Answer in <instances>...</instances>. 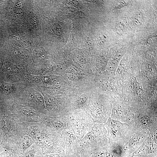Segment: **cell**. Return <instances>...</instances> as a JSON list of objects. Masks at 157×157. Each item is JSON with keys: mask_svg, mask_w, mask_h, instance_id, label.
Segmentation results:
<instances>
[{"mask_svg": "<svg viewBox=\"0 0 157 157\" xmlns=\"http://www.w3.org/2000/svg\"><path fill=\"white\" fill-rule=\"evenodd\" d=\"M0 88L3 92L6 94H10L14 90V87L13 85L4 82L2 83Z\"/></svg>", "mask_w": 157, "mask_h": 157, "instance_id": "7c38bea8", "label": "cell"}, {"mask_svg": "<svg viewBox=\"0 0 157 157\" xmlns=\"http://www.w3.org/2000/svg\"><path fill=\"white\" fill-rule=\"evenodd\" d=\"M155 52L153 50L147 51L145 54L146 57L149 59L153 58L155 56Z\"/></svg>", "mask_w": 157, "mask_h": 157, "instance_id": "d6986e66", "label": "cell"}, {"mask_svg": "<svg viewBox=\"0 0 157 157\" xmlns=\"http://www.w3.org/2000/svg\"><path fill=\"white\" fill-rule=\"evenodd\" d=\"M21 112L24 115L28 116L33 115L34 114L33 112L27 109H22L21 110Z\"/></svg>", "mask_w": 157, "mask_h": 157, "instance_id": "ffe728a7", "label": "cell"}, {"mask_svg": "<svg viewBox=\"0 0 157 157\" xmlns=\"http://www.w3.org/2000/svg\"><path fill=\"white\" fill-rule=\"evenodd\" d=\"M81 149L94 148L109 145L106 130L104 124L95 123L80 140Z\"/></svg>", "mask_w": 157, "mask_h": 157, "instance_id": "277c9868", "label": "cell"}, {"mask_svg": "<svg viewBox=\"0 0 157 157\" xmlns=\"http://www.w3.org/2000/svg\"><path fill=\"white\" fill-rule=\"evenodd\" d=\"M104 125L109 146L125 144L137 131L133 123L122 122L110 117Z\"/></svg>", "mask_w": 157, "mask_h": 157, "instance_id": "6da1fadb", "label": "cell"}, {"mask_svg": "<svg viewBox=\"0 0 157 157\" xmlns=\"http://www.w3.org/2000/svg\"><path fill=\"white\" fill-rule=\"evenodd\" d=\"M115 30L117 33L119 35H123L125 32L124 24L122 22L117 23L115 26Z\"/></svg>", "mask_w": 157, "mask_h": 157, "instance_id": "5bb4252c", "label": "cell"}, {"mask_svg": "<svg viewBox=\"0 0 157 157\" xmlns=\"http://www.w3.org/2000/svg\"><path fill=\"white\" fill-rule=\"evenodd\" d=\"M31 139L28 136L24 137L22 140V145L24 150L29 147L32 144Z\"/></svg>", "mask_w": 157, "mask_h": 157, "instance_id": "9a60e30c", "label": "cell"}, {"mask_svg": "<svg viewBox=\"0 0 157 157\" xmlns=\"http://www.w3.org/2000/svg\"><path fill=\"white\" fill-rule=\"evenodd\" d=\"M131 156L157 157V142L149 137Z\"/></svg>", "mask_w": 157, "mask_h": 157, "instance_id": "52a82bcc", "label": "cell"}, {"mask_svg": "<svg viewBox=\"0 0 157 157\" xmlns=\"http://www.w3.org/2000/svg\"><path fill=\"white\" fill-rule=\"evenodd\" d=\"M107 36L105 34H101L99 35L97 38L98 42L100 44H104L106 41Z\"/></svg>", "mask_w": 157, "mask_h": 157, "instance_id": "ac0fdd59", "label": "cell"}, {"mask_svg": "<svg viewBox=\"0 0 157 157\" xmlns=\"http://www.w3.org/2000/svg\"><path fill=\"white\" fill-rule=\"evenodd\" d=\"M157 41V37L156 35H152L149 37L147 40V43L152 44L155 43Z\"/></svg>", "mask_w": 157, "mask_h": 157, "instance_id": "44dd1931", "label": "cell"}, {"mask_svg": "<svg viewBox=\"0 0 157 157\" xmlns=\"http://www.w3.org/2000/svg\"><path fill=\"white\" fill-rule=\"evenodd\" d=\"M133 25L135 26H138L141 25L144 22V17L142 13L137 12L133 15L132 18Z\"/></svg>", "mask_w": 157, "mask_h": 157, "instance_id": "8fae6325", "label": "cell"}, {"mask_svg": "<svg viewBox=\"0 0 157 157\" xmlns=\"http://www.w3.org/2000/svg\"><path fill=\"white\" fill-rule=\"evenodd\" d=\"M67 129L79 140L88 132L91 125L95 123L84 109L64 115Z\"/></svg>", "mask_w": 157, "mask_h": 157, "instance_id": "7a4b0ae2", "label": "cell"}, {"mask_svg": "<svg viewBox=\"0 0 157 157\" xmlns=\"http://www.w3.org/2000/svg\"><path fill=\"white\" fill-rule=\"evenodd\" d=\"M131 157H133L131 156Z\"/></svg>", "mask_w": 157, "mask_h": 157, "instance_id": "d4e9b609", "label": "cell"}, {"mask_svg": "<svg viewBox=\"0 0 157 157\" xmlns=\"http://www.w3.org/2000/svg\"><path fill=\"white\" fill-rule=\"evenodd\" d=\"M108 145L81 149L79 157H116L110 151Z\"/></svg>", "mask_w": 157, "mask_h": 157, "instance_id": "9c48e42d", "label": "cell"}, {"mask_svg": "<svg viewBox=\"0 0 157 157\" xmlns=\"http://www.w3.org/2000/svg\"><path fill=\"white\" fill-rule=\"evenodd\" d=\"M149 136V131L146 129L137 131L126 144L131 157L132 154L142 145L145 139Z\"/></svg>", "mask_w": 157, "mask_h": 157, "instance_id": "ba28073f", "label": "cell"}, {"mask_svg": "<svg viewBox=\"0 0 157 157\" xmlns=\"http://www.w3.org/2000/svg\"><path fill=\"white\" fill-rule=\"evenodd\" d=\"M25 76H26V79L27 81L29 83H38L42 79V77L40 76H33L28 74H27Z\"/></svg>", "mask_w": 157, "mask_h": 157, "instance_id": "4fadbf2b", "label": "cell"}, {"mask_svg": "<svg viewBox=\"0 0 157 157\" xmlns=\"http://www.w3.org/2000/svg\"><path fill=\"white\" fill-rule=\"evenodd\" d=\"M6 157H13V155L12 154H10Z\"/></svg>", "mask_w": 157, "mask_h": 157, "instance_id": "cb8c5ba5", "label": "cell"}, {"mask_svg": "<svg viewBox=\"0 0 157 157\" xmlns=\"http://www.w3.org/2000/svg\"><path fill=\"white\" fill-rule=\"evenodd\" d=\"M137 131L143 129L149 131V136L157 142V120L156 111L145 106L137 110L133 122Z\"/></svg>", "mask_w": 157, "mask_h": 157, "instance_id": "3957f363", "label": "cell"}, {"mask_svg": "<svg viewBox=\"0 0 157 157\" xmlns=\"http://www.w3.org/2000/svg\"><path fill=\"white\" fill-rule=\"evenodd\" d=\"M61 135L64 143L63 151L67 154L79 157L81 150L80 140L68 129L63 130Z\"/></svg>", "mask_w": 157, "mask_h": 157, "instance_id": "8992f818", "label": "cell"}, {"mask_svg": "<svg viewBox=\"0 0 157 157\" xmlns=\"http://www.w3.org/2000/svg\"><path fill=\"white\" fill-rule=\"evenodd\" d=\"M24 157H33V155L31 153L27 152L25 154Z\"/></svg>", "mask_w": 157, "mask_h": 157, "instance_id": "603a6c76", "label": "cell"}, {"mask_svg": "<svg viewBox=\"0 0 157 157\" xmlns=\"http://www.w3.org/2000/svg\"><path fill=\"white\" fill-rule=\"evenodd\" d=\"M115 1L116 6L118 7H121L126 5L128 3L124 1Z\"/></svg>", "mask_w": 157, "mask_h": 157, "instance_id": "7402d4cb", "label": "cell"}, {"mask_svg": "<svg viewBox=\"0 0 157 157\" xmlns=\"http://www.w3.org/2000/svg\"><path fill=\"white\" fill-rule=\"evenodd\" d=\"M35 101L38 104L42 105L44 103V100L42 97L40 95L35 94L33 95Z\"/></svg>", "mask_w": 157, "mask_h": 157, "instance_id": "e0dca14e", "label": "cell"}, {"mask_svg": "<svg viewBox=\"0 0 157 157\" xmlns=\"http://www.w3.org/2000/svg\"><path fill=\"white\" fill-rule=\"evenodd\" d=\"M137 110L121 101L114 103L110 117L122 122L130 123L133 121Z\"/></svg>", "mask_w": 157, "mask_h": 157, "instance_id": "5b68a950", "label": "cell"}, {"mask_svg": "<svg viewBox=\"0 0 157 157\" xmlns=\"http://www.w3.org/2000/svg\"><path fill=\"white\" fill-rule=\"evenodd\" d=\"M46 157H79L76 155H69L66 154L64 152L60 153H55Z\"/></svg>", "mask_w": 157, "mask_h": 157, "instance_id": "2e32d148", "label": "cell"}, {"mask_svg": "<svg viewBox=\"0 0 157 157\" xmlns=\"http://www.w3.org/2000/svg\"><path fill=\"white\" fill-rule=\"evenodd\" d=\"M42 120L47 126L61 134L63 130L67 129L64 115L54 117H45Z\"/></svg>", "mask_w": 157, "mask_h": 157, "instance_id": "30bf717a", "label": "cell"}]
</instances>
